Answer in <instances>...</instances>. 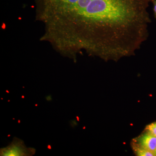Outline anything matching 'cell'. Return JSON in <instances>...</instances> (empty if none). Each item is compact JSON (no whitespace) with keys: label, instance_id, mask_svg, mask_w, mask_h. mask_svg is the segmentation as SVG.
Instances as JSON below:
<instances>
[{"label":"cell","instance_id":"3","mask_svg":"<svg viewBox=\"0 0 156 156\" xmlns=\"http://www.w3.org/2000/svg\"><path fill=\"white\" fill-rule=\"evenodd\" d=\"M133 143L155 154L156 151V136L144 131L133 140Z\"/></svg>","mask_w":156,"mask_h":156},{"label":"cell","instance_id":"7","mask_svg":"<svg viewBox=\"0 0 156 156\" xmlns=\"http://www.w3.org/2000/svg\"><path fill=\"white\" fill-rule=\"evenodd\" d=\"M155 155L156 156V151L155 152Z\"/></svg>","mask_w":156,"mask_h":156},{"label":"cell","instance_id":"6","mask_svg":"<svg viewBox=\"0 0 156 156\" xmlns=\"http://www.w3.org/2000/svg\"><path fill=\"white\" fill-rule=\"evenodd\" d=\"M151 3L153 4L154 17L156 20V0H151Z\"/></svg>","mask_w":156,"mask_h":156},{"label":"cell","instance_id":"5","mask_svg":"<svg viewBox=\"0 0 156 156\" xmlns=\"http://www.w3.org/2000/svg\"><path fill=\"white\" fill-rule=\"evenodd\" d=\"M145 131L149 132L151 134L156 136V122L147 125L146 127Z\"/></svg>","mask_w":156,"mask_h":156},{"label":"cell","instance_id":"1","mask_svg":"<svg viewBox=\"0 0 156 156\" xmlns=\"http://www.w3.org/2000/svg\"><path fill=\"white\" fill-rule=\"evenodd\" d=\"M42 39L64 56L105 61L135 55L149 36L151 0H35Z\"/></svg>","mask_w":156,"mask_h":156},{"label":"cell","instance_id":"2","mask_svg":"<svg viewBox=\"0 0 156 156\" xmlns=\"http://www.w3.org/2000/svg\"><path fill=\"white\" fill-rule=\"evenodd\" d=\"M36 150L33 148L27 147L21 140L14 137L10 145L1 149V156H27L34 154Z\"/></svg>","mask_w":156,"mask_h":156},{"label":"cell","instance_id":"4","mask_svg":"<svg viewBox=\"0 0 156 156\" xmlns=\"http://www.w3.org/2000/svg\"><path fill=\"white\" fill-rule=\"evenodd\" d=\"M132 147L134 154L138 156H154L155 154L132 143Z\"/></svg>","mask_w":156,"mask_h":156}]
</instances>
